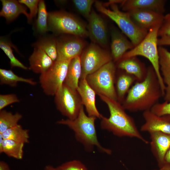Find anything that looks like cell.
Returning <instances> with one entry per match:
<instances>
[{
    "mask_svg": "<svg viewBox=\"0 0 170 170\" xmlns=\"http://www.w3.org/2000/svg\"><path fill=\"white\" fill-rule=\"evenodd\" d=\"M166 1L164 0H119L124 12L136 10L152 11L163 14L165 11Z\"/></svg>",
    "mask_w": 170,
    "mask_h": 170,
    "instance_id": "e0dca14e",
    "label": "cell"
},
{
    "mask_svg": "<svg viewBox=\"0 0 170 170\" xmlns=\"http://www.w3.org/2000/svg\"><path fill=\"white\" fill-rule=\"evenodd\" d=\"M54 96L56 108L63 115L71 120L77 117L83 105L77 90L64 83Z\"/></svg>",
    "mask_w": 170,
    "mask_h": 170,
    "instance_id": "30bf717a",
    "label": "cell"
},
{
    "mask_svg": "<svg viewBox=\"0 0 170 170\" xmlns=\"http://www.w3.org/2000/svg\"><path fill=\"white\" fill-rule=\"evenodd\" d=\"M19 82H25L33 86L37 83L32 79L20 76L11 70L0 69V84H5L12 87H15Z\"/></svg>",
    "mask_w": 170,
    "mask_h": 170,
    "instance_id": "484cf974",
    "label": "cell"
},
{
    "mask_svg": "<svg viewBox=\"0 0 170 170\" xmlns=\"http://www.w3.org/2000/svg\"><path fill=\"white\" fill-rule=\"evenodd\" d=\"M158 36L170 38V13L164 15L162 23L158 30Z\"/></svg>",
    "mask_w": 170,
    "mask_h": 170,
    "instance_id": "d590c367",
    "label": "cell"
},
{
    "mask_svg": "<svg viewBox=\"0 0 170 170\" xmlns=\"http://www.w3.org/2000/svg\"><path fill=\"white\" fill-rule=\"evenodd\" d=\"M127 12L138 26L148 31L155 27L160 26L164 17L163 14L152 11L136 10Z\"/></svg>",
    "mask_w": 170,
    "mask_h": 170,
    "instance_id": "4fadbf2b",
    "label": "cell"
},
{
    "mask_svg": "<svg viewBox=\"0 0 170 170\" xmlns=\"http://www.w3.org/2000/svg\"><path fill=\"white\" fill-rule=\"evenodd\" d=\"M164 167H170V148L166 153L164 158L163 165L160 168Z\"/></svg>",
    "mask_w": 170,
    "mask_h": 170,
    "instance_id": "f35d334b",
    "label": "cell"
},
{
    "mask_svg": "<svg viewBox=\"0 0 170 170\" xmlns=\"http://www.w3.org/2000/svg\"><path fill=\"white\" fill-rule=\"evenodd\" d=\"M116 68L115 63L110 61L88 76L86 79L98 95L117 101L115 86Z\"/></svg>",
    "mask_w": 170,
    "mask_h": 170,
    "instance_id": "8992f818",
    "label": "cell"
},
{
    "mask_svg": "<svg viewBox=\"0 0 170 170\" xmlns=\"http://www.w3.org/2000/svg\"><path fill=\"white\" fill-rule=\"evenodd\" d=\"M107 106L110 112L109 117L102 115L100 126L103 129L120 137L134 138L147 144L149 142L141 134L133 118L126 112L121 103L105 96L98 95Z\"/></svg>",
    "mask_w": 170,
    "mask_h": 170,
    "instance_id": "7a4b0ae2",
    "label": "cell"
},
{
    "mask_svg": "<svg viewBox=\"0 0 170 170\" xmlns=\"http://www.w3.org/2000/svg\"><path fill=\"white\" fill-rule=\"evenodd\" d=\"M96 118L87 115L82 106L76 118L62 119L57 121V123L66 126L73 130L76 139L87 150H91L95 146L100 151L110 154L111 151L102 146L98 140L95 125Z\"/></svg>",
    "mask_w": 170,
    "mask_h": 170,
    "instance_id": "3957f363",
    "label": "cell"
},
{
    "mask_svg": "<svg viewBox=\"0 0 170 170\" xmlns=\"http://www.w3.org/2000/svg\"><path fill=\"white\" fill-rule=\"evenodd\" d=\"M2 8L0 12L1 16L4 17L8 22L15 20L19 16L23 14L27 17L28 22H31L29 13L26 7L15 0H1Z\"/></svg>",
    "mask_w": 170,
    "mask_h": 170,
    "instance_id": "44dd1931",
    "label": "cell"
},
{
    "mask_svg": "<svg viewBox=\"0 0 170 170\" xmlns=\"http://www.w3.org/2000/svg\"><path fill=\"white\" fill-rule=\"evenodd\" d=\"M158 46L169 45L170 46V38L168 37H161L158 39Z\"/></svg>",
    "mask_w": 170,
    "mask_h": 170,
    "instance_id": "74e56055",
    "label": "cell"
},
{
    "mask_svg": "<svg viewBox=\"0 0 170 170\" xmlns=\"http://www.w3.org/2000/svg\"><path fill=\"white\" fill-rule=\"evenodd\" d=\"M160 27L156 26L149 30L141 41L125 53L120 60L138 56L147 59L151 63L156 74L164 96L165 86L160 71L158 44V31Z\"/></svg>",
    "mask_w": 170,
    "mask_h": 170,
    "instance_id": "5b68a950",
    "label": "cell"
},
{
    "mask_svg": "<svg viewBox=\"0 0 170 170\" xmlns=\"http://www.w3.org/2000/svg\"><path fill=\"white\" fill-rule=\"evenodd\" d=\"M77 91L88 116L100 119L102 115L98 111L96 105V93L89 85L86 78L80 79Z\"/></svg>",
    "mask_w": 170,
    "mask_h": 170,
    "instance_id": "2e32d148",
    "label": "cell"
},
{
    "mask_svg": "<svg viewBox=\"0 0 170 170\" xmlns=\"http://www.w3.org/2000/svg\"><path fill=\"white\" fill-rule=\"evenodd\" d=\"M116 63V66L119 70L134 76L137 81H142L146 76L147 68L137 57L122 59Z\"/></svg>",
    "mask_w": 170,
    "mask_h": 170,
    "instance_id": "d6986e66",
    "label": "cell"
},
{
    "mask_svg": "<svg viewBox=\"0 0 170 170\" xmlns=\"http://www.w3.org/2000/svg\"><path fill=\"white\" fill-rule=\"evenodd\" d=\"M144 120L141 126V131L149 133L159 132L170 134V121L165 116H159L152 112L150 110L143 112Z\"/></svg>",
    "mask_w": 170,
    "mask_h": 170,
    "instance_id": "ac0fdd59",
    "label": "cell"
},
{
    "mask_svg": "<svg viewBox=\"0 0 170 170\" xmlns=\"http://www.w3.org/2000/svg\"><path fill=\"white\" fill-rule=\"evenodd\" d=\"M44 170H60L58 167H54V166L50 165H48L46 166L44 168Z\"/></svg>",
    "mask_w": 170,
    "mask_h": 170,
    "instance_id": "60d3db41",
    "label": "cell"
},
{
    "mask_svg": "<svg viewBox=\"0 0 170 170\" xmlns=\"http://www.w3.org/2000/svg\"><path fill=\"white\" fill-rule=\"evenodd\" d=\"M19 1L21 3L25 5L29 9L30 21L31 22L33 18L35 17L37 14L40 0H20Z\"/></svg>",
    "mask_w": 170,
    "mask_h": 170,
    "instance_id": "8d00e7d4",
    "label": "cell"
},
{
    "mask_svg": "<svg viewBox=\"0 0 170 170\" xmlns=\"http://www.w3.org/2000/svg\"><path fill=\"white\" fill-rule=\"evenodd\" d=\"M80 56H76L70 60L64 82V83L76 90L78 87L82 71Z\"/></svg>",
    "mask_w": 170,
    "mask_h": 170,
    "instance_id": "cb8c5ba5",
    "label": "cell"
},
{
    "mask_svg": "<svg viewBox=\"0 0 170 170\" xmlns=\"http://www.w3.org/2000/svg\"><path fill=\"white\" fill-rule=\"evenodd\" d=\"M0 170H12L8 165L3 161H0Z\"/></svg>",
    "mask_w": 170,
    "mask_h": 170,
    "instance_id": "ab89813d",
    "label": "cell"
},
{
    "mask_svg": "<svg viewBox=\"0 0 170 170\" xmlns=\"http://www.w3.org/2000/svg\"><path fill=\"white\" fill-rule=\"evenodd\" d=\"M170 121V115L165 116Z\"/></svg>",
    "mask_w": 170,
    "mask_h": 170,
    "instance_id": "7bdbcfd3",
    "label": "cell"
},
{
    "mask_svg": "<svg viewBox=\"0 0 170 170\" xmlns=\"http://www.w3.org/2000/svg\"><path fill=\"white\" fill-rule=\"evenodd\" d=\"M22 115L18 112L14 114L4 110H0V133L18 124Z\"/></svg>",
    "mask_w": 170,
    "mask_h": 170,
    "instance_id": "83f0119b",
    "label": "cell"
},
{
    "mask_svg": "<svg viewBox=\"0 0 170 170\" xmlns=\"http://www.w3.org/2000/svg\"><path fill=\"white\" fill-rule=\"evenodd\" d=\"M57 167L60 170H88L84 164L76 160L66 162Z\"/></svg>",
    "mask_w": 170,
    "mask_h": 170,
    "instance_id": "836d02e7",
    "label": "cell"
},
{
    "mask_svg": "<svg viewBox=\"0 0 170 170\" xmlns=\"http://www.w3.org/2000/svg\"><path fill=\"white\" fill-rule=\"evenodd\" d=\"M158 170H170V167H164L162 168L159 169Z\"/></svg>",
    "mask_w": 170,
    "mask_h": 170,
    "instance_id": "b9f144b4",
    "label": "cell"
},
{
    "mask_svg": "<svg viewBox=\"0 0 170 170\" xmlns=\"http://www.w3.org/2000/svg\"><path fill=\"white\" fill-rule=\"evenodd\" d=\"M150 134L151 150L160 168L163 165L166 153L170 148V134L157 132Z\"/></svg>",
    "mask_w": 170,
    "mask_h": 170,
    "instance_id": "9a60e30c",
    "label": "cell"
},
{
    "mask_svg": "<svg viewBox=\"0 0 170 170\" xmlns=\"http://www.w3.org/2000/svg\"><path fill=\"white\" fill-rule=\"evenodd\" d=\"M25 144L4 139L0 134V153L17 160L22 159Z\"/></svg>",
    "mask_w": 170,
    "mask_h": 170,
    "instance_id": "d4e9b609",
    "label": "cell"
},
{
    "mask_svg": "<svg viewBox=\"0 0 170 170\" xmlns=\"http://www.w3.org/2000/svg\"><path fill=\"white\" fill-rule=\"evenodd\" d=\"M163 97L160 85L151 65L147 68L144 79L136 81L128 92L122 105L131 112L144 111L150 110Z\"/></svg>",
    "mask_w": 170,
    "mask_h": 170,
    "instance_id": "6da1fadb",
    "label": "cell"
},
{
    "mask_svg": "<svg viewBox=\"0 0 170 170\" xmlns=\"http://www.w3.org/2000/svg\"><path fill=\"white\" fill-rule=\"evenodd\" d=\"M57 51L56 60H71L80 56L85 47L81 37L73 35L64 36L56 39Z\"/></svg>",
    "mask_w": 170,
    "mask_h": 170,
    "instance_id": "8fae6325",
    "label": "cell"
},
{
    "mask_svg": "<svg viewBox=\"0 0 170 170\" xmlns=\"http://www.w3.org/2000/svg\"><path fill=\"white\" fill-rule=\"evenodd\" d=\"M111 54L113 61H118L124 54L134 46L129 39L121 31L115 27L110 29Z\"/></svg>",
    "mask_w": 170,
    "mask_h": 170,
    "instance_id": "5bb4252c",
    "label": "cell"
},
{
    "mask_svg": "<svg viewBox=\"0 0 170 170\" xmlns=\"http://www.w3.org/2000/svg\"><path fill=\"white\" fill-rule=\"evenodd\" d=\"M152 112L159 116L170 115V102L165 101L157 103L150 110Z\"/></svg>",
    "mask_w": 170,
    "mask_h": 170,
    "instance_id": "d6a6232c",
    "label": "cell"
},
{
    "mask_svg": "<svg viewBox=\"0 0 170 170\" xmlns=\"http://www.w3.org/2000/svg\"><path fill=\"white\" fill-rule=\"evenodd\" d=\"M119 70L118 75L116 76L115 87L117 101L122 104L129 90L134 82L137 81V80L134 76Z\"/></svg>",
    "mask_w": 170,
    "mask_h": 170,
    "instance_id": "603a6c76",
    "label": "cell"
},
{
    "mask_svg": "<svg viewBox=\"0 0 170 170\" xmlns=\"http://www.w3.org/2000/svg\"><path fill=\"white\" fill-rule=\"evenodd\" d=\"M70 60H56L52 66L40 74L39 83L47 95L54 96L62 86Z\"/></svg>",
    "mask_w": 170,
    "mask_h": 170,
    "instance_id": "9c48e42d",
    "label": "cell"
},
{
    "mask_svg": "<svg viewBox=\"0 0 170 170\" xmlns=\"http://www.w3.org/2000/svg\"><path fill=\"white\" fill-rule=\"evenodd\" d=\"M42 48L53 60H56L57 51L56 39L51 37L41 38L34 45Z\"/></svg>",
    "mask_w": 170,
    "mask_h": 170,
    "instance_id": "f546056e",
    "label": "cell"
},
{
    "mask_svg": "<svg viewBox=\"0 0 170 170\" xmlns=\"http://www.w3.org/2000/svg\"><path fill=\"white\" fill-rule=\"evenodd\" d=\"M94 4L98 11L115 23L134 47L139 43L147 34L148 31L140 28L134 23L128 12L121 11L114 0H110L105 4L95 1Z\"/></svg>",
    "mask_w": 170,
    "mask_h": 170,
    "instance_id": "277c9868",
    "label": "cell"
},
{
    "mask_svg": "<svg viewBox=\"0 0 170 170\" xmlns=\"http://www.w3.org/2000/svg\"><path fill=\"white\" fill-rule=\"evenodd\" d=\"M88 20V37L93 43L101 47L106 48L108 43V32L103 19L94 11L92 10Z\"/></svg>",
    "mask_w": 170,
    "mask_h": 170,
    "instance_id": "7c38bea8",
    "label": "cell"
},
{
    "mask_svg": "<svg viewBox=\"0 0 170 170\" xmlns=\"http://www.w3.org/2000/svg\"><path fill=\"white\" fill-rule=\"evenodd\" d=\"M20 99L17 96L14 94H1L0 95V110H3L10 105L19 103Z\"/></svg>",
    "mask_w": 170,
    "mask_h": 170,
    "instance_id": "e575fe53",
    "label": "cell"
},
{
    "mask_svg": "<svg viewBox=\"0 0 170 170\" xmlns=\"http://www.w3.org/2000/svg\"><path fill=\"white\" fill-rule=\"evenodd\" d=\"M161 73L165 86V101L170 102V52L163 46H158Z\"/></svg>",
    "mask_w": 170,
    "mask_h": 170,
    "instance_id": "7402d4cb",
    "label": "cell"
},
{
    "mask_svg": "<svg viewBox=\"0 0 170 170\" xmlns=\"http://www.w3.org/2000/svg\"><path fill=\"white\" fill-rule=\"evenodd\" d=\"M0 134L4 139L12 140L25 144L29 143V130L23 128L19 124Z\"/></svg>",
    "mask_w": 170,
    "mask_h": 170,
    "instance_id": "4316f807",
    "label": "cell"
},
{
    "mask_svg": "<svg viewBox=\"0 0 170 170\" xmlns=\"http://www.w3.org/2000/svg\"><path fill=\"white\" fill-rule=\"evenodd\" d=\"M48 14L44 1L40 0L36 28L37 31L40 34H44L49 30Z\"/></svg>",
    "mask_w": 170,
    "mask_h": 170,
    "instance_id": "f1b7e54d",
    "label": "cell"
},
{
    "mask_svg": "<svg viewBox=\"0 0 170 170\" xmlns=\"http://www.w3.org/2000/svg\"><path fill=\"white\" fill-rule=\"evenodd\" d=\"M49 30L57 34H66L83 37H88L85 25L73 14L62 11L48 13Z\"/></svg>",
    "mask_w": 170,
    "mask_h": 170,
    "instance_id": "52a82bcc",
    "label": "cell"
},
{
    "mask_svg": "<svg viewBox=\"0 0 170 170\" xmlns=\"http://www.w3.org/2000/svg\"><path fill=\"white\" fill-rule=\"evenodd\" d=\"M95 1L93 0H73L72 2L77 11L88 20L92 10L91 8Z\"/></svg>",
    "mask_w": 170,
    "mask_h": 170,
    "instance_id": "1f68e13d",
    "label": "cell"
},
{
    "mask_svg": "<svg viewBox=\"0 0 170 170\" xmlns=\"http://www.w3.org/2000/svg\"><path fill=\"white\" fill-rule=\"evenodd\" d=\"M29 69L34 73L41 74L50 68L54 63L41 48L34 46L33 53L29 58Z\"/></svg>",
    "mask_w": 170,
    "mask_h": 170,
    "instance_id": "ffe728a7",
    "label": "cell"
},
{
    "mask_svg": "<svg viewBox=\"0 0 170 170\" xmlns=\"http://www.w3.org/2000/svg\"><path fill=\"white\" fill-rule=\"evenodd\" d=\"M14 47L11 42L4 38L1 37L0 40V48L10 60L11 68L17 67L25 70L28 67L25 65L15 56L12 47Z\"/></svg>",
    "mask_w": 170,
    "mask_h": 170,
    "instance_id": "4dcf8cb0",
    "label": "cell"
},
{
    "mask_svg": "<svg viewBox=\"0 0 170 170\" xmlns=\"http://www.w3.org/2000/svg\"><path fill=\"white\" fill-rule=\"evenodd\" d=\"M80 57L82 70L80 79L86 78L113 60L110 53L93 42L83 51Z\"/></svg>",
    "mask_w": 170,
    "mask_h": 170,
    "instance_id": "ba28073f",
    "label": "cell"
}]
</instances>
